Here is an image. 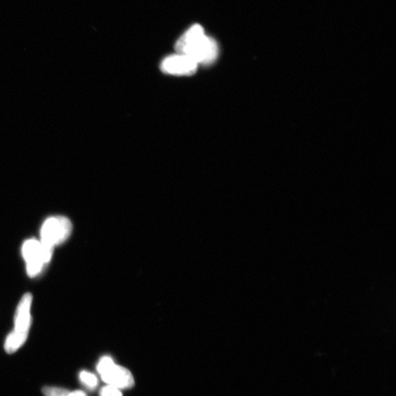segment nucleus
<instances>
[{"instance_id": "4", "label": "nucleus", "mask_w": 396, "mask_h": 396, "mask_svg": "<svg viewBox=\"0 0 396 396\" xmlns=\"http://www.w3.org/2000/svg\"><path fill=\"white\" fill-rule=\"evenodd\" d=\"M97 370L103 381L108 385L119 390L130 388L135 385L134 377L126 369L114 364L110 357L99 361Z\"/></svg>"}, {"instance_id": "2", "label": "nucleus", "mask_w": 396, "mask_h": 396, "mask_svg": "<svg viewBox=\"0 0 396 396\" xmlns=\"http://www.w3.org/2000/svg\"><path fill=\"white\" fill-rule=\"evenodd\" d=\"M32 302V296L26 293L16 309L14 329L8 336L5 342V350L8 354H13L20 350L27 339L32 324L30 315Z\"/></svg>"}, {"instance_id": "10", "label": "nucleus", "mask_w": 396, "mask_h": 396, "mask_svg": "<svg viewBox=\"0 0 396 396\" xmlns=\"http://www.w3.org/2000/svg\"><path fill=\"white\" fill-rule=\"evenodd\" d=\"M68 396H86V394L84 392L77 390L74 392H70Z\"/></svg>"}, {"instance_id": "7", "label": "nucleus", "mask_w": 396, "mask_h": 396, "mask_svg": "<svg viewBox=\"0 0 396 396\" xmlns=\"http://www.w3.org/2000/svg\"><path fill=\"white\" fill-rule=\"evenodd\" d=\"M79 379L81 383L89 389H95L98 385V378L92 373L81 371L79 374Z\"/></svg>"}, {"instance_id": "8", "label": "nucleus", "mask_w": 396, "mask_h": 396, "mask_svg": "<svg viewBox=\"0 0 396 396\" xmlns=\"http://www.w3.org/2000/svg\"><path fill=\"white\" fill-rule=\"evenodd\" d=\"M43 392L45 396H68L70 393L68 390L56 387H46Z\"/></svg>"}, {"instance_id": "5", "label": "nucleus", "mask_w": 396, "mask_h": 396, "mask_svg": "<svg viewBox=\"0 0 396 396\" xmlns=\"http://www.w3.org/2000/svg\"><path fill=\"white\" fill-rule=\"evenodd\" d=\"M22 251L26 262L27 272L30 277L39 275L46 264L52 258V256L45 251L41 242L34 239L26 241L22 246Z\"/></svg>"}, {"instance_id": "9", "label": "nucleus", "mask_w": 396, "mask_h": 396, "mask_svg": "<svg viewBox=\"0 0 396 396\" xmlns=\"http://www.w3.org/2000/svg\"><path fill=\"white\" fill-rule=\"evenodd\" d=\"M100 396H123V395L121 390L107 385L101 390Z\"/></svg>"}, {"instance_id": "1", "label": "nucleus", "mask_w": 396, "mask_h": 396, "mask_svg": "<svg viewBox=\"0 0 396 396\" xmlns=\"http://www.w3.org/2000/svg\"><path fill=\"white\" fill-rule=\"evenodd\" d=\"M178 54L192 58L197 65H209L217 60L219 47L216 41L205 35L199 25L192 26L176 44Z\"/></svg>"}, {"instance_id": "3", "label": "nucleus", "mask_w": 396, "mask_h": 396, "mask_svg": "<svg viewBox=\"0 0 396 396\" xmlns=\"http://www.w3.org/2000/svg\"><path fill=\"white\" fill-rule=\"evenodd\" d=\"M72 223L62 216L48 218L41 230V244L45 251L53 256L56 246L67 240L72 232Z\"/></svg>"}, {"instance_id": "6", "label": "nucleus", "mask_w": 396, "mask_h": 396, "mask_svg": "<svg viewBox=\"0 0 396 396\" xmlns=\"http://www.w3.org/2000/svg\"><path fill=\"white\" fill-rule=\"evenodd\" d=\"M197 66L198 65L190 57L178 53L164 59L161 70L168 74L190 76L196 72Z\"/></svg>"}]
</instances>
